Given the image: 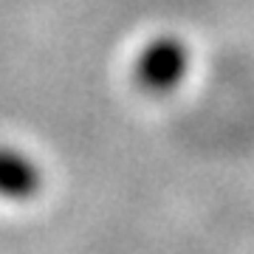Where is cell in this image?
Returning <instances> with one entry per match:
<instances>
[{
	"label": "cell",
	"instance_id": "cell-1",
	"mask_svg": "<svg viewBox=\"0 0 254 254\" xmlns=\"http://www.w3.org/2000/svg\"><path fill=\"white\" fill-rule=\"evenodd\" d=\"M187 65H190V54H187V46L181 40L158 37L138 54L133 76H136V85L144 93L158 96V93L173 91L175 85L184 79Z\"/></svg>",
	"mask_w": 254,
	"mask_h": 254
},
{
	"label": "cell",
	"instance_id": "cell-2",
	"mask_svg": "<svg viewBox=\"0 0 254 254\" xmlns=\"http://www.w3.org/2000/svg\"><path fill=\"white\" fill-rule=\"evenodd\" d=\"M43 175L26 153L14 147H0V198L26 200L40 192Z\"/></svg>",
	"mask_w": 254,
	"mask_h": 254
}]
</instances>
